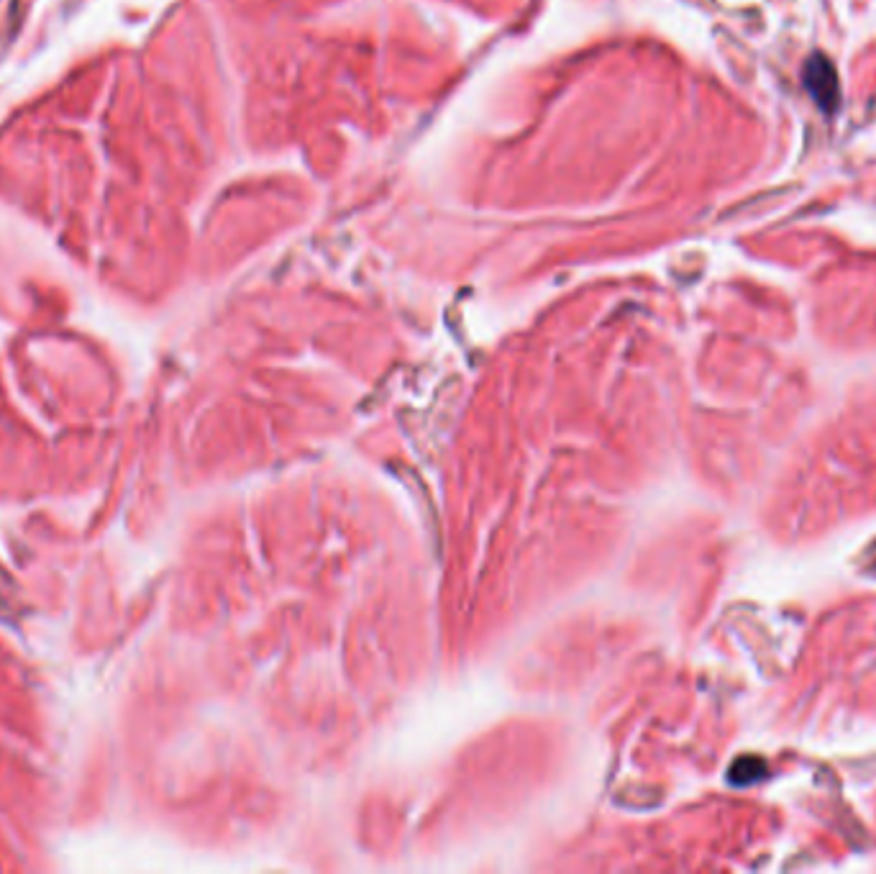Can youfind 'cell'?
I'll return each mask as SVG.
<instances>
[{
    "label": "cell",
    "mask_w": 876,
    "mask_h": 874,
    "mask_svg": "<svg viewBox=\"0 0 876 874\" xmlns=\"http://www.w3.org/2000/svg\"><path fill=\"white\" fill-rule=\"evenodd\" d=\"M805 85L823 111L826 113L836 111L838 100H841V93H838V72L833 64H830L828 57L823 55L809 57L805 68Z\"/></svg>",
    "instance_id": "6da1fadb"
}]
</instances>
